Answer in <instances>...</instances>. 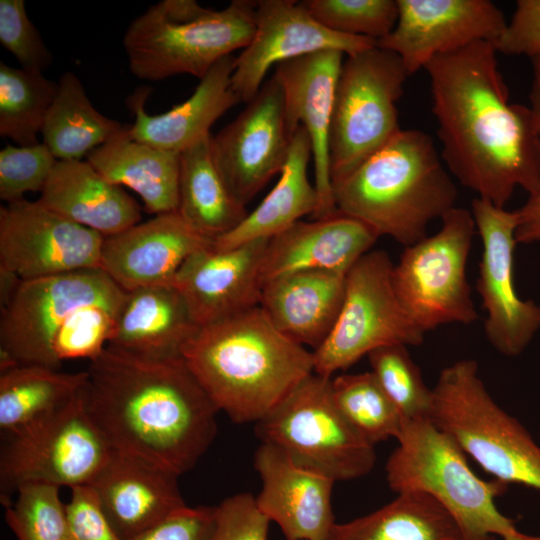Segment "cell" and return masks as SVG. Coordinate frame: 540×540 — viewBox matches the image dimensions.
Instances as JSON below:
<instances>
[{
    "mask_svg": "<svg viewBox=\"0 0 540 540\" xmlns=\"http://www.w3.org/2000/svg\"><path fill=\"white\" fill-rule=\"evenodd\" d=\"M235 57L219 60L200 80L193 94L183 103L157 115L144 109L150 89L143 87L127 98L135 115L130 136L138 142L176 153L211 134L210 128L224 113L239 103L231 88Z\"/></svg>",
    "mask_w": 540,
    "mask_h": 540,
    "instance_id": "d4e9b609",
    "label": "cell"
},
{
    "mask_svg": "<svg viewBox=\"0 0 540 540\" xmlns=\"http://www.w3.org/2000/svg\"><path fill=\"white\" fill-rule=\"evenodd\" d=\"M478 372L472 359L443 368L430 419L494 479L540 491V446L494 401Z\"/></svg>",
    "mask_w": 540,
    "mask_h": 540,
    "instance_id": "52a82bcc",
    "label": "cell"
},
{
    "mask_svg": "<svg viewBox=\"0 0 540 540\" xmlns=\"http://www.w3.org/2000/svg\"><path fill=\"white\" fill-rule=\"evenodd\" d=\"M346 274L310 270L278 277L263 285L259 306L284 336L316 350L339 315Z\"/></svg>",
    "mask_w": 540,
    "mask_h": 540,
    "instance_id": "484cf974",
    "label": "cell"
},
{
    "mask_svg": "<svg viewBox=\"0 0 540 540\" xmlns=\"http://www.w3.org/2000/svg\"><path fill=\"white\" fill-rule=\"evenodd\" d=\"M182 357L235 423L258 422L314 373L313 352L279 332L260 306L200 327Z\"/></svg>",
    "mask_w": 540,
    "mask_h": 540,
    "instance_id": "3957f363",
    "label": "cell"
},
{
    "mask_svg": "<svg viewBox=\"0 0 540 540\" xmlns=\"http://www.w3.org/2000/svg\"><path fill=\"white\" fill-rule=\"evenodd\" d=\"M211 134L180 153L178 212L194 229L215 240L247 216L217 169L211 153Z\"/></svg>",
    "mask_w": 540,
    "mask_h": 540,
    "instance_id": "4dcf8cb0",
    "label": "cell"
},
{
    "mask_svg": "<svg viewBox=\"0 0 540 540\" xmlns=\"http://www.w3.org/2000/svg\"><path fill=\"white\" fill-rule=\"evenodd\" d=\"M213 241L178 211L162 213L105 237L100 268L126 292L171 284L183 263L195 252L212 246Z\"/></svg>",
    "mask_w": 540,
    "mask_h": 540,
    "instance_id": "44dd1931",
    "label": "cell"
},
{
    "mask_svg": "<svg viewBox=\"0 0 540 540\" xmlns=\"http://www.w3.org/2000/svg\"><path fill=\"white\" fill-rule=\"evenodd\" d=\"M331 394L343 417L370 444L399 434L403 419L371 371L332 377Z\"/></svg>",
    "mask_w": 540,
    "mask_h": 540,
    "instance_id": "d590c367",
    "label": "cell"
},
{
    "mask_svg": "<svg viewBox=\"0 0 540 540\" xmlns=\"http://www.w3.org/2000/svg\"><path fill=\"white\" fill-rule=\"evenodd\" d=\"M331 378L316 373L305 378L256 422V435L307 470L335 482L353 480L373 469L375 446L336 407Z\"/></svg>",
    "mask_w": 540,
    "mask_h": 540,
    "instance_id": "9c48e42d",
    "label": "cell"
},
{
    "mask_svg": "<svg viewBox=\"0 0 540 540\" xmlns=\"http://www.w3.org/2000/svg\"><path fill=\"white\" fill-rule=\"evenodd\" d=\"M0 43L21 68L43 72L53 55L29 19L24 0H0Z\"/></svg>",
    "mask_w": 540,
    "mask_h": 540,
    "instance_id": "60d3db41",
    "label": "cell"
},
{
    "mask_svg": "<svg viewBox=\"0 0 540 540\" xmlns=\"http://www.w3.org/2000/svg\"><path fill=\"white\" fill-rule=\"evenodd\" d=\"M215 507L185 506L132 540H211Z\"/></svg>",
    "mask_w": 540,
    "mask_h": 540,
    "instance_id": "f6af8a7d",
    "label": "cell"
},
{
    "mask_svg": "<svg viewBox=\"0 0 540 540\" xmlns=\"http://www.w3.org/2000/svg\"><path fill=\"white\" fill-rule=\"evenodd\" d=\"M129 129L125 125L89 153L86 161L112 184L135 191L149 213L177 211L180 153L138 142Z\"/></svg>",
    "mask_w": 540,
    "mask_h": 540,
    "instance_id": "f1b7e54d",
    "label": "cell"
},
{
    "mask_svg": "<svg viewBox=\"0 0 540 540\" xmlns=\"http://www.w3.org/2000/svg\"><path fill=\"white\" fill-rule=\"evenodd\" d=\"M176 474L113 449L89 485L121 540H132L186 506Z\"/></svg>",
    "mask_w": 540,
    "mask_h": 540,
    "instance_id": "7402d4cb",
    "label": "cell"
},
{
    "mask_svg": "<svg viewBox=\"0 0 540 540\" xmlns=\"http://www.w3.org/2000/svg\"><path fill=\"white\" fill-rule=\"evenodd\" d=\"M301 4L331 31L377 41L394 29L398 19L397 0H305Z\"/></svg>",
    "mask_w": 540,
    "mask_h": 540,
    "instance_id": "f35d334b",
    "label": "cell"
},
{
    "mask_svg": "<svg viewBox=\"0 0 540 540\" xmlns=\"http://www.w3.org/2000/svg\"><path fill=\"white\" fill-rule=\"evenodd\" d=\"M311 157L310 137L306 129L299 126L276 185L237 227L216 238L212 249L224 251L256 240H270L303 216H313L318 209L319 197L308 179Z\"/></svg>",
    "mask_w": 540,
    "mask_h": 540,
    "instance_id": "f546056e",
    "label": "cell"
},
{
    "mask_svg": "<svg viewBox=\"0 0 540 540\" xmlns=\"http://www.w3.org/2000/svg\"><path fill=\"white\" fill-rule=\"evenodd\" d=\"M292 137L282 88L272 76L232 122L211 136L215 165L238 202L246 206L281 173Z\"/></svg>",
    "mask_w": 540,
    "mask_h": 540,
    "instance_id": "2e32d148",
    "label": "cell"
},
{
    "mask_svg": "<svg viewBox=\"0 0 540 540\" xmlns=\"http://www.w3.org/2000/svg\"><path fill=\"white\" fill-rule=\"evenodd\" d=\"M343 56L338 50L318 51L279 63L273 74L282 88L289 133L293 136L303 126L311 140L314 186L319 197L314 219L338 212L329 168V133Z\"/></svg>",
    "mask_w": 540,
    "mask_h": 540,
    "instance_id": "d6986e66",
    "label": "cell"
},
{
    "mask_svg": "<svg viewBox=\"0 0 540 540\" xmlns=\"http://www.w3.org/2000/svg\"><path fill=\"white\" fill-rule=\"evenodd\" d=\"M57 92L58 82L43 72L0 62V135L22 147L38 144Z\"/></svg>",
    "mask_w": 540,
    "mask_h": 540,
    "instance_id": "e575fe53",
    "label": "cell"
},
{
    "mask_svg": "<svg viewBox=\"0 0 540 540\" xmlns=\"http://www.w3.org/2000/svg\"><path fill=\"white\" fill-rule=\"evenodd\" d=\"M270 520L256 499L239 493L215 506V527L211 540H268Z\"/></svg>",
    "mask_w": 540,
    "mask_h": 540,
    "instance_id": "b9f144b4",
    "label": "cell"
},
{
    "mask_svg": "<svg viewBox=\"0 0 540 540\" xmlns=\"http://www.w3.org/2000/svg\"><path fill=\"white\" fill-rule=\"evenodd\" d=\"M534 80L533 85L540 89V55L532 59Z\"/></svg>",
    "mask_w": 540,
    "mask_h": 540,
    "instance_id": "c3c4849f",
    "label": "cell"
},
{
    "mask_svg": "<svg viewBox=\"0 0 540 540\" xmlns=\"http://www.w3.org/2000/svg\"><path fill=\"white\" fill-rule=\"evenodd\" d=\"M86 371V410L113 449L180 476L212 444L218 409L183 357L147 359L107 346Z\"/></svg>",
    "mask_w": 540,
    "mask_h": 540,
    "instance_id": "7a4b0ae2",
    "label": "cell"
},
{
    "mask_svg": "<svg viewBox=\"0 0 540 540\" xmlns=\"http://www.w3.org/2000/svg\"><path fill=\"white\" fill-rule=\"evenodd\" d=\"M409 76L396 53L377 45L347 55L337 81L329 133L332 184L401 130L397 104Z\"/></svg>",
    "mask_w": 540,
    "mask_h": 540,
    "instance_id": "ba28073f",
    "label": "cell"
},
{
    "mask_svg": "<svg viewBox=\"0 0 540 540\" xmlns=\"http://www.w3.org/2000/svg\"><path fill=\"white\" fill-rule=\"evenodd\" d=\"M200 327L172 284L126 292L108 346L147 359L182 357Z\"/></svg>",
    "mask_w": 540,
    "mask_h": 540,
    "instance_id": "4316f807",
    "label": "cell"
},
{
    "mask_svg": "<svg viewBox=\"0 0 540 540\" xmlns=\"http://www.w3.org/2000/svg\"><path fill=\"white\" fill-rule=\"evenodd\" d=\"M54 485L29 483L5 508V521L17 540H66V507Z\"/></svg>",
    "mask_w": 540,
    "mask_h": 540,
    "instance_id": "74e56055",
    "label": "cell"
},
{
    "mask_svg": "<svg viewBox=\"0 0 540 540\" xmlns=\"http://www.w3.org/2000/svg\"><path fill=\"white\" fill-rule=\"evenodd\" d=\"M530 102L540 124V89L535 85H532ZM516 213L515 238L517 243L532 244L540 242V186L535 192L528 195V199L516 210Z\"/></svg>",
    "mask_w": 540,
    "mask_h": 540,
    "instance_id": "bcb514c9",
    "label": "cell"
},
{
    "mask_svg": "<svg viewBox=\"0 0 540 540\" xmlns=\"http://www.w3.org/2000/svg\"><path fill=\"white\" fill-rule=\"evenodd\" d=\"M125 293L101 268L22 281L1 309L0 352L18 365L58 369L53 355L57 338L87 306Z\"/></svg>",
    "mask_w": 540,
    "mask_h": 540,
    "instance_id": "4fadbf2b",
    "label": "cell"
},
{
    "mask_svg": "<svg viewBox=\"0 0 540 540\" xmlns=\"http://www.w3.org/2000/svg\"><path fill=\"white\" fill-rule=\"evenodd\" d=\"M441 221L435 234L405 247L392 271L397 298L423 333L446 324L468 325L478 317L466 275L476 232L473 216L454 207Z\"/></svg>",
    "mask_w": 540,
    "mask_h": 540,
    "instance_id": "30bf717a",
    "label": "cell"
},
{
    "mask_svg": "<svg viewBox=\"0 0 540 540\" xmlns=\"http://www.w3.org/2000/svg\"><path fill=\"white\" fill-rule=\"evenodd\" d=\"M428 74L441 158L465 188L505 208L516 189L540 186V124L511 103L491 42L433 58Z\"/></svg>",
    "mask_w": 540,
    "mask_h": 540,
    "instance_id": "6da1fadb",
    "label": "cell"
},
{
    "mask_svg": "<svg viewBox=\"0 0 540 540\" xmlns=\"http://www.w3.org/2000/svg\"><path fill=\"white\" fill-rule=\"evenodd\" d=\"M269 240L192 254L171 284L183 297L199 327L232 317L260 304V269Z\"/></svg>",
    "mask_w": 540,
    "mask_h": 540,
    "instance_id": "ffe728a7",
    "label": "cell"
},
{
    "mask_svg": "<svg viewBox=\"0 0 540 540\" xmlns=\"http://www.w3.org/2000/svg\"><path fill=\"white\" fill-rule=\"evenodd\" d=\"M104 239L38 200L0 208V266L23 281L100 268Z\"/></svg>",
    "mask_w": 540,
    "mask_h": 540,
    "instance_id": "9a60e30c",
    "label": "cell"
},
{
    "mask_svg": "<svg viewBox=\"0 0 540 540\" xmlns=\"http://www.w3.org/2000/svg\"><path fill=\"white\" fill-rule=\"evenodd\" d=\"M38 201L63 217L104 237L138 224L140 207L87 161L58 160Z\"/></svg>",
    "mask_w": 540,
    "mask_h": 540,
    "instance_id": "83f0119b",
    "label": "cell"
},
{
    "mask_svg": "<svg viewBox=\"0 0 540 540\" xmlns=\"http://www.w3.org/2000/svg\"><path fill=\"white\" fill-rule=\"evenodd\" d=\"M470 212L482 241L476 290L486 313L485 335L500 354L516 357L540 330V306L522 299L514 282L517 213L478 197Z\"/></svg>",
    "mask_w": 540,
    "mask_h": 540,
    "instance_id": "5bb4252c",
    "label": "cell"
},
{
    "mask_svg": "<svg viewBox=\"0 0 540 540\" xmlns=\"http://www.w3.org/2000/svg\"><path fill=\"white\" fill-rule=\"evenodd\" d=\"M87 379V371L61 372L34 364L1 372V434L14 436L65 408L81 394Z\"/></svg>",
    "mask_w": 540,
    "mask_h": 540,
    "instance_id": "1f68e13d",
    "label": "cell"
},
{
    "mask_svg": "<svg viewBox=\"0 0 540 540\" xmlns=\"http://www.w3.org/2000/svg\"><path fill=\"white\" fill-rule=\"evenodd\" d=\"M503 540H540V535H527L519 532L517 535L505 538Z\"/></svg>",
    "mask_w": 540,
    "mask_h": 540,
    "instance_id": "681fc988",
    "label": "cell"
},
{
    "mask_svg": "<svg viewBox=\"0 0 540 540\" xmlns=\"http://www.w3.org/2000/svg\"><path fill=\"white\" fill-rule=\"evenodd\" d=\"M125 125L100 113L76 74L65 72L41 131L57 160H81L119 133Z\"/></svg>",
    "mask_w": 540,
    "mask_h": 540,
    "instance_id": "836d02e7",
    "label": "cell"
},
{
    "mask_svg": "<svg viewBox=\"0 0 540 540\" xmlns=\"http://www.w3.org/2000/svg\"><path fill=\"white\" fill-rule=\"evenodd\" d=\"M367 356L372 374L403 421L430 418L432 389L425 384L406 345L382 346Z\"/></svg>",
    "mask_w": 540,
    "mask_h": 540,
    "instance_id": "8d00e7d4",
    "label": "cell"
},
{
    "mask_svg": "<svg viewBox=\"0 0 540 540\" xmlns=\"http://www.w3.org/2000/svg\"><path fill=\"white\" fill-rule=\"evenodd\" d=\"M65 507L66 540H121L90 486L72 488L70 500Z\"/></svg>",
    "mask_w": 540,
    "mask_h": 540,
    "instance_id": "7bdbcfd3",
    "label": "cell"
},
{
    "mask_svg": "<svg viewBox=\"0 0 540 540\" xmlns=\"http://www.w3.org/2000/svg\"><path fill=\"white\" fill-rule=\"evenodd\" d=\"M379 237L364 222L339 211L309 222L299 220L268 241L260 269L261 285L301 271L347 273Z\"/></svg>",
    "mask_w": 540,
    "mask_h": 540,
    "instance_id": "cb8c5ba5",
    "label": "cell"
},
{
    "mask_svg": "<svg viewBox=\"0 0 540 540\" xmlns=\"http://www.w3.org/2000/svg\"><path fill=\"white\" fill-rule=\"evenodd\" d=\"M332 188L339 212L404 247L425 238L458 197L433 139L418 129H401Z\"/></svg>",
    "mask_w": 540,
    "mask_h": 540,
    "instance_id": "277c9868",
    "label": "cell"
},
{
    "mask_svg": "<svg viewBox=\"0 0 540 540\" xmlns=\"http://www.w3.org/2000/svg\"><path fill=\"white\" fill-rule=\"evenodd\" d=\"M376 45L375 39L329 30L310 15L301 1H256L255 33L235 57L231 88L239 102L249 103L269 69L279 63L322 50L352 55Z\"/></svg>",
    "mask_w": 540,
    "mask_h": 540,
    "instance_id": "e0dca14e",
    "label": "cell"
},
{
    "mask_svg": "<svg viewBox=\"0 0 540 540\" xmlns=\"http://www.w3.org/2000/svg\"><path fill=\"white\" fill-rule=\"evenodd\" d=\"M393 267L387 252L370 250L349 269L337 320L313 351L314 373L331 378L379 347L423 342L425 333L410 320L397 298Z\"/></svg>",
    "mask_w": 540,
    "mask_h": 540,
    "instance_id": "7c38bea8",
    "label": "cell"
},
{
    "mask_svg": "<svg viewBox=\"0 0 540 540\" xmlns=\"http://www.w3.org/2000/svg\"><path fill=\"white\" fill-rule=\"evenodd\" d=\"M396 440L385 468L392 491L431 496L451 515L464 540L505 539L520 532L496 506L508 485L478 477L458 443L430 418L403 421Z\"/></svg>",
    "mask_w": 540,
    "mask_h": 540,
    "instance_id": "5b68a950",
    "label": "cell"
},
{
    "mask_svg": "<svg viewBox=\"0 0 540 540\" xmlns=\"http://www.w3.org/2000/svg\"><path fill=\"white\" fill-rule=\"evenodd\" d=\"M328 540H464L451 515L431 496L402 493L385 506L336 523Z\"/></svg>",
    "mask_w": 540,
    "mask_h": 540,
    "instance_id": "d6a6232c",
    "label": "cell"
},
{
    "mask_svg": "<svg viewBox=\"0 0 540 540\" xmlns=\"http://www.w3.org/2000/svg\"><path fill=\"white\" fill-rule=\"evenodd\" d=\"M83 391L54 415L4 439L0 452L2 505L25 484L72 489L89 486L96 478L112 447L88 414Z\"/></svg>",
    "mask_w": 540,
    "mask_h": 540,
    "instance_id": "8fae6325",
    "label": "cell"
},
{
    "mask_svg": "<svg viewBox=\"0 0 540 540\" xmlns=\"http://www.w3.org/2000/svg\"><path fill=\"white\" fill-rule=\"evenodd\" d=\"M492 44L504 55L539 56L540 0H518L511 20Z\"/></svg>",
    "mask_w": 540,
    "mask_h": 540,
    "instance_id": "ee69618b",
    "label": "cell"
},
{
    "mask_svg": "<svg viewBox=\"0 0 540 540\" xmlns=\"http://www.w3.org/2000/svg\"><path fill=\"white\" fill-rule=\"evenodd\" d=\"M57 159L44 143L0 151V198L8 203L20 201L28 192L43 189Z\"/></svg>",
    "mask_w": 540,
    "mask_h": 540,
    "instance_id": "ab89813d",
    "label": "cell"
},
{
    "mask_svg": "<svg viewBox=\"0 0 540 540\" xmlns=\"http://www.w3.org/2000/svg\"><path fill=\"white\" fill-rule=\"evenodd\" d=\"M394 29L377 46L396 53L411 76L435 57L493 42L507 21L489 0H397Z\"/></svg>",
    "mask_w": 540,
    "mask_h": 540,
    "instance_id": "ac0fdd59",
    "label": "cell"
},
{
    "mask_svg": "<svg viewBox=\"0 0 540 540\" xmlns=\"http://www.w3.org/2000/svg\"><path fill=\"white\" fill-rule=\"evenodd\" d=\"M23 280L13 271L0 266V304L3 309Z\"/></svg>",
    "mask_w": 540,
    "mask_h": 540,
    "instance_id": "7dc6e473",
    "label": "cell"
},
{
    "mask_svg": "<svg viewBox=\"0 0 540 540\" xmlns=\"http://www.w3.org/2000/svg\"><path fill=\"white\" fill-rule=\"evenodd\" d=\"M255 9L251 0H233L222 10L193 0L153 4L124 34L129 69L141 80L179 74L201 80L219 60L248 46L255 33Z\"/></svg>",
    "mask_w": 540,
    "mask_h": 540,
    "instance_id": "8992f818",
    "label": "cell"
},
{
    "mask_svg": "<svg viewBox=\"0 0 540 540\" xmlns=\"http://www.w3.org/2000/svg\"><path fill=\"white\" fill-rule=\"evenodd\" d=\"M254 468L262 483L256 504L286 540H328L336 524L331 503L335 481L263 442L254 454Z\"/></svg>",
    "mask_w": 540,
    "mask_h": 540,
    "instance_id": "603a6c76",
    "label": "cell"
}]
</instances>
